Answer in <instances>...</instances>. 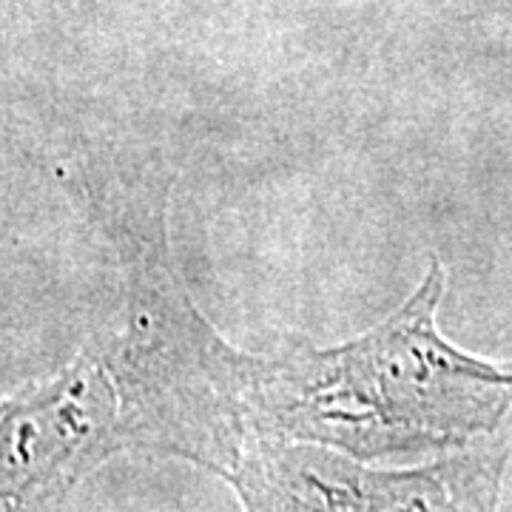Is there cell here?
Instances as JSON below:
<instances>
[{"mask_svg":"<svg viewBox=\"0 0 512 512\" xmlns=\"http://www.w3.org/2000/svg\"><path fill=\"white\" fill-rule=\"evenodd\" d=\"M507 447L478 441L419 467H367L305 441L251 439L222 473L245 512H498Z\"/></svg>","mask_w":512,"mask_h":512,"instance_id":"obj_2","label":"cell"},{"mask_svg":"<svg viewBox=\"0 0 512 512\" xmlns=\"http://www.w3.org/2000/svg\"><path fill=\"white\" fill-rule=\"evenodd\" d=\"M447 268H430L399 311L362 336L274 359L248 356L245 407L254 439L305 441L359 461L447 456L487 441L512 410V365L441 336Z\"/></svg>","mask_w":512,"mask_h":512,"instance_id":"obj_1","label":"cell"}]
</instances>
